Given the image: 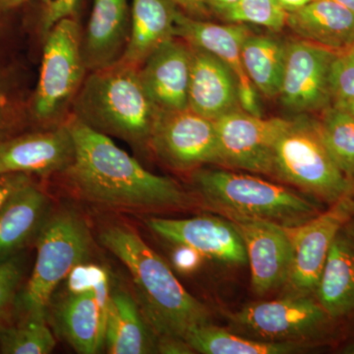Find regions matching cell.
I'll return each mask as SVG.
<instances>
[{"instance_id":"6da1fadb","label":"cell","mask_w":354,"mask_h":354,"mask_svg":"<svg viewBox=\"0 0 354 354\" xmlns=\"http://www.w3.org/2000/svg\"><path fill=\"white\" fill-rule=\"evenodd\" d=\"M75 155L64 172L88 201L113 208H180L189 202L178 183L153 174L114 144L108 135L73 116L67 122Z\"/></svg>"},{"instance_id":"7a4b0ae2","label":"cell","mask_w":354,"mask_h":354,"mask_svg":"<svg viewBox=\"0 0 354 354\" xmlns=\"http://www.w3.org/2000/svg\"><path fill=\"white\" fill-rule=\"evenodd\" d=\"M100 241L127 268L147 320L158 337L185 339L195 328L211 323L208 308L183 288L169 265L131 228L109 225Z\"/></svg>"},{"instance_id":"3957f363","label":"cell","mask_w":354,"mask_h":354,"mask_svg":"<svg viewBox=\"0 0 354 354\" xmlns=\"http://www.w3.org/2000/svg\"><path fill=\"white\" fill-rule=\"evenodd\" d=\"M75 118L106 135L150 143L160 111L147 94L139 68L118 62L92 71L74 102Z\"/></svg>"},{"instance_id":"277c9868","label":"cell","mask_w":354,"mask_h":354,"mask_svg":"<svg viewBox=\"0 0 354 354\" xmlns=\"http://www.w3.org/2000/svg\"><path fill=\"white\" fill-rule=\"evenodd\" d=\"M203 202L227 218H242L295 227L323 212L319 203L248 174L203 169L193 176Z\"/></svg>"},{"instance_id":"5b68a950","label":"cell","mask_w":354,"mask_h":354,"mask_svg":"<svg viewBox=\"0 0 354 354\" xmlns=\"http://www.w3.org/2000/svg\"><path fill=\"white\" fill-rule=\"evenodd\" d=\"M271 176L324 204L353 194V183L324 144L316 118L298 115L279 135L272 155Z\"/></svg>"},{"instance_id":"8992f818","label":"cell","mask_w":354,"mask_h":354,"mask_svg":"<svg viewBox=\"0 0 354 354\" xmlns=\"http://www.w3.org/2000/svg\"><path fill=\"white\" fill-rule=\"evenodd\" d=\"M31 278L22 298L28 318L44 319L53 291L90 252V234L75 212L60 211L43 225Z\"/></svg>"},{"instance_id":"52a82bcc","label":"cell","mask_w":354,"mask_h":354,"mask_svg":"<svg viewBox=\"0 0 354 354\" xmlns=\"http://www.w3.org/2000/svg\"><path fill=\"white\" fill-rule=\"evenodd\" d=\"M230 321L234 332L244 337L310 346L332 341L339 323L311 295H288L248 304L230 314Z\"/></svg>"},{"instance_id":"ba28073f","label":"cell","mask_w":354,"mask_h":354,"mask_svg":"<svg viewBox=\"0 0 354 354\" xmlns=\"http://www.w3.org/2000/svg\"><path fill=\"white\" fill-rule=\"evenodd\" d=\"M32 113L39 122L62 115L84 82L85 62L78 23L65 17L46 32Z\"/></svg>"},{"instance_id":"9c48e42d","label":"cell","mask_w":354,"mask_h":354,"mask_svg":"<svg viewBox=\"0 0 354 354\" xmlns=\"http://www.w3.org/2000/svg\"><path fill=\"white\" fill-rule=\"evenodd\" d=\"M353 218L354 196L349 194L311 220L286 227L292 250L288 295H314L335 235Z\"/></svg>"},{"instance_id":"30bf717a","label":"cell","mask_w":354,"mask_h":354,"mask_svg":"<svg viewBox=\"0 0 354 354\" xmlns=\"http://www.w3.org/2000/svg\"><path fill=\"white\" fill-rule=\"evenodd\" d=\"M214 121L216 165L265 176L271 174L274 144L290 120L263 118L241 109Z\"/></svg>"},{"instance_id":"8fae6325","label":"cell","mask_w":354,"mask_h":354,"mask_svg":"<svg viewBox=\"0 0 354 354\" xmlns=\"http://www.w3.org/2000/svg\"><path fill=\"white\" fill-rule=\"evenodd\" d=\"M337 53L304 39L288 41L279 99L297 115L319 113L333 104L330 76Z\"/></svg>"},{"instance_id":"7c38bea8","label":"cell","mask_w":354,"mask_h":354,"mask_svg":"<svg viewBox=\"0 0 354 354\" xmlns=\"http://www.w3.org/2000/svg\"><path fill=\"white\" fill-rule=\"evenodd\" d=\"M150 144L158 157L177 171L216 164L215 121L189 109L169 113L160 111Z\"/></svg>"},{"instance_id":"4fadbf2b","label":"cell","mask_w":354,"mask_h":354,"mask_svg":"<svg viewBox=\"0 0 354 354\" xmlns=\"http://www.w3.org/2000/svg\"><path fill=\"white\" fill-rule=\"evenodd\" d=\"M241 234L250 265L251 286L258 297L285 288L292 250L286 227L270 221L227 218Z\"/></svg>"},{"instance_id":"5bb4252c","label":"cell","mask_w":354,"mask_h":354,"mask_svg":"<svg viewBox=\"0 0 354 354\" xmlns=\"http://www.w3.org/2000/svg\"><path fill=\"white\" fill-rule=\"evenodd\" d=\"M251 34L245 24H215L176 14L174 37L183 39L192 48L206 50L221 59L232 70L239 85L241 108L253 115H261L256 88L249 80L241 59V46Z\"/></svg>"},{"instance_id":"9a60e30c","label":"cell","mask_w":354,"mask_h":354,"mask_svg":"<svg viewBox=\"0 0 354 354\" xmlns=\"http://www.w3.org/2000/svg\"><path fill=\"white\" fill-rule=\"evenodd\" d=\"M148 227L165 241L194 249L203 257L227 265L248 263L241 234L230 221L209 216L183 220L153 218L148 221Z\"/></svg>"},{"instance_id":"2e32d148","label":"cell","mask_w":354,"mask_h":354,"mask_svg":"<svg viewBox=\"0 0 354 354\" xmlns=\"http://www.w3.org/2000/svg\"><path fill=\"white\" fill-rule=\"evenodd\" d=\"M192 46L174 37L158 46L139 67L147 94L160 111L188 109Z\"/></svg>"},{"instance_id":"e0dca14e","label":"cell","mask_w":354,"mask_h":354,"mask_svg":"<svg viewBox=\"0 0 354 354\" xmlns=\"http://www.w3.org/2000/svg\"><path fill=\"white\" fill-rule=\"evenodd\" d=\"M75 155L68 125L0 141V174L50 176L64 171Z\"/></svg>"},{"instance_id":"ac0fdd59","label":"cell","mask_w":354,"mask_h":354,"mask_svg":"<svg viewBox=\"0 0 354 354\" xmlns=\"http://www.w3.org/2000/svg\"><path fill=\"white\" fill-rule=\"evenodd\" d=\"M192 50L188 109L211 120L241 109L239 85L232 70L208 51Z\"/></svg>"},{"instance_id":"d6986e66","label":"cell","mask_w":354,"mask_h":354,"mask_svg":"<svg viewBox=\"0 0 354 354\" xmlns=\"http://www.w3.org/2000/svg\"><path fill=\"white\" fill-rule=\"evenodd\" d=\"M128 0H94L87 31L82 39L86 68H108L120 62L130 36Z\"/></svg>"},{"instance_id":"ffe728a7","label":"cell","mask_w":354,"mask_h":354,"mask_svg":"<svg viewBox=\"0 0 354 354\" xmlns=\"http://www.w3.org/2000/svg\"><path fill=\"white\" fill-rule=\"evenodd\" d=\"M286 27L298 39L337 55L354 46V12L335 0H314L290 11Z\"/></svg>"},{"instance_id":"44dd1931","label":"cell","mask_w":354,"mask_h":354,"mask_svg":"<svg viewBox=\"0 0 354 354\" xmlns=\"http://www.w3.org/2000/svg\"><path fill=\"white\" fill-rule=\"evenodd\" d=\"M348 225L333 241L314 293L337 322L354 315V237Z\"/></svg>"},{"instance_id":"7402d4cb","label":"cell","mask_w":354,"mask_h":354,"mask_svg":"<svg viewBox=\"0 0 354 354\" xmlns=\"http://www.w3.org/2000/svg\"><path fill=\"white\" fill-rule=\"evenodd\" d=\"M131 23L121 64L139 68L147 58L174 37L178 8L171 0H131Z\"/></svg>"},{"instance_id":"603a6c76","label":"cell","mask_w":354,"mask_h":354,"mask_svg":"<svg viewBox=\"0 0 354 354\" xmlns=\"http://www.w3.org/2000/svg\"><path fill=\"white\" fill-rule=\"evenodd\" d=\"M55 320L58 330L77 353L94 354L104 349L106 322L93 288L69 292L58 304Z\"/></svg>"},{"instance_id":"cb8c5ba5","label":"cell","mask_w":354,"mask_h":354,"mask_svg":"<svg viewBox=\"0 0 354 354\" xmlns=\"http://www.w3.org/2000/svg\"><path fill=\"white\" fill-rule=\"evenodd\" d=\"M48 198L32 183L16 191L0 209V261L15 252L41 223Z\"/></svg>"},{"instance_id":"d4e9b609","label":"cell","mask_w":354,"mask_h":354,"mask_svg":"<svg viewBox=\"0 0 354 354\" xmlns=\"http://www.w3.org/2000/svg\"><path fill=\"white\" fill-rule=\"evenodd\" d=\"M104 348L111 354L152 353L153 344L136 302L127 291L111 292Z\"/></svg>"},{"instance_id":"484cf974","label":"cell","mask_w":354,"mask_h":354,"mask_svg":"<svg viewBox=\"0 0 354 354\" xmlns=\"http://www.w3.org/2000/svg\"><path fill=\"white\" fill-rule=\"evenodd\" d=\"M288 41L272 36L250 35L241 46V59L249 80L266 97H278L285 72Z\"/></svg>"},{"instance_id":"4316f807","label":"cell","mask_w":354,"mask_h":354,"mask_svg":"<svg viewBox=\"0 0 354 354\" xmlns=\"http://www.w3.org/2000/svg\"><path fill=\"white\" fill-rule=\"evenodd\" d=\"M185 341L193 351L204 354H286L310 348L297 342L258 341L211 323L191 330Z\"/></svg>"},{"instance_id":"83f0119b","label":"cell","mask_w":354,"mask_h":354,"mask_svg":"<svg viewBox=\"0 0 354 354\" xmlns=\"http://www.w3.org/2000/svg\"><path fill=\"white\" fill-rule=\"evenodd\" d=\"M319 132L335 164L348 177L354 178V116L334 104L316 118Z\"/></svg>"},{"instance_id":"f1b7e54d","label":"cell","mask_w":354,"mask_h":354,"mask_svg":"<svg viewBox=\"0 0 354 354\" xmlns=\"http://www.w3.org/2000/svg\"><path fill=\"white\" fill-rule=\"evenodd\" d=\"M55 344L44 319L29 318L23 325L0 330L1 353L48 354Z\"/></svg>"},{"instance_id":"f546056e","label":"cell","mask_w":354,"mask_h":354,"mask_svg":"<svg viewBox=\"0 0 354 354\" xmlns=\"http://www.w3.org/2000/svg\"><path fill=\"white\" fill-rule=\"evenodd\" d=\"M288 14L277 0H239L218 16L230 23L262 26L279 32L286 27Z\"/></svg>"},{"instance_id":"4dcf8cb0","label":"cell","mask_w":354,"mask_h":354,"mask_svg":"<svg viewBox=\"0 0 354 354\" xmlns=\"http://www.w3.org/2000/svg\"><path fill=\"white\" fill-rule=\"evenodd\" d=\"M333 104L354 99V59L348 55H339L332 65L330 76Z\"/></svg>"},{"instance_id":"1f68e13d","label":"cell","mask_w":354,"mask_h":354,"mask_svg":"<svg viewBox=\"0 0 354 354\" xmlns=\"http://www.w3.org/2000/svg\"><path fill=\"white\" fill-rule=\"evenodd\" d=\"M21 268L15 260L0 264V316L4 313L19 285Z\"/></svg>"},{"instance_id":"d6a6232c","label":"cell","mask_w":354,"mask_h":354,"mask_svg":"<svg viewBox=\"0 0 354 354\" xmlns=\"http://www.w3.org/2000/svg\"><path fill=\"white\" fill-rule=\"evenodd\" d=\"M77 2L78 0H55L48 6L41 25L44 35L50 31L58 21L71 16L75 10Z\"/></svg>"},{"instance_id":"836d02e7","label":"cell","mask_w":354,"mask_h":354,"mask_svg":"<svg viewBox=\"0 0 354 354\" xmlns=\"http://www.w3.org/2000/svg\"><path fill=\"white\" fill-rule=\"evenodd\" d=\"M69 292H83L91 290L95 279V266L80 264L76 266L67 277Z\"/></svg>"},{"instance_id":"e575fe53","label":"cell","mask_w":354,"mask_h":354,"mask_svg":"<svg viewBox=\"0 0 354 354\" xmlns=\"http://www.w3.org/2000/svg\"><path fill=\"white\" fill-rule=\"evenodd\" d=\"M31 183V179L25 174H0V209L16 191Z\"/></svg>"},{"instance_id":"d590c367","label":"cell","mask_w":354,"mask_h":354,"mask_svg":"<svg viewBox=\"0 0 354 354\" xmlns=\"http://www.w3.org/2000/svg\"><path fill=\"white\" fill-rule=\"evenodd\" d=\"M202 258L201 254L194 249L181 245H178L172 256L174 266L183 272H194L201 263Z\"/></svg>"},{"instance_id":"8d00e7d4","label":"cell","mask_w":354,"mask_h":354,"mask_svg":"<svg viewBox=\"0 0 354 354\" xmlns=\"http://www.w3.org/2000/svg\"><path fill=\"white\" fill-rule=\"evenodd\" d=\"M157 351L158 353L165 354H188L194 353V351H193L185 339L176 337H160Z\"/></svg>"},{"instance_id":"74e56055","label":"cell","mask_w":354,"mask_h":354,"mask_svg":"<svg viewBox=\"0 0 354 354\" xmlns=\"http://www.w3.org/2000/svg\"><path fill=\"white\" fill-rule=\"evenodd\" d=\"M176 6L192 15H204L208 10L205 0H171Z\"/></svg>"},{"instance_id":"f35d334b","label":"cell","mask_w":354,"mask_h":354,"mask_svg":"<svg viewBox=\"0 0 354 354\" xmlns=\"http://www.w3.org/2000/svg\"><path fill=\"white\" fill-rule=\"evenodd\" d=\"M8 118V99L3 88L0 86V133L6 128Z\"/></svg>"},{"instance_id":"ab89813d","label":"cell","mask_w":354,"mask_h":354,"mask_svg":"<svg viewBox=\"0 0 354 354\" xmlns=\"http://www.w3.org/2000/svg\"><path fill=\"white\" fill-rule=\"evenodd\" d=\"M237 1L239 0H205L207 7L218 14V15L223 12L225 9L234 6Z\"/></svg>"},{"instance_id":"60d3db41","label":"cell","mask_w":354,"mask_h":354,"mask_svg":"<svg viewBox=\"0 0 354 354\" xmlns=\"http://www.w3.org/2000/svg\"><path fill=\"white\" fill-rule=\"evenodd\" d=\"M30 1H34V0H0V10H10V9L16 8V7L23 6ZM39 1L44 2L46 6H50L55 0H39Z\"/></svg>"},{"instance_id":"b9f144b4","label":"cell","mask_w":354,"mask_h":354,"mask_svg":"<svg viewBox=\"0 0 354 354\" xmlns=\"http://www.w3.org/2000/svg\"><path fill=\"white\" fill-rule=\"evenodd\" d=\"M283 9H286L288 12L290 11L297 10L298 8H301L310 2L314 0H277Z\"/></svg>"},{"instance_id":"7bdbcfd3","label":"cell","mask_w":354,"mask_h":354,"mask_svg":"<svg viewBox=\"0 0 354 354\" xmlns=\"http://www.w3.org/2000/svg\"><path fill=\"white\" fill-rule=\"evenodd\" d=\"M333 104L335 106H339V108L346 109V111H348L349 113L353 114L354 116V99L334 102Z\"/></svg>"},{"instance_id":"ee69618b","label":"cell","mask_w":354,"mask_h":354,"mask_svg":"<svg viewBox=\"0 0 354 354\" xmlns=\"http://www.w3.org/2000/svg\"><path fill=\"white\" fill-rule=\"evenodd\" d=\"M342 353L354 354V339L353 341L346 342L341 348Z\"/></svg>"},{"instance_id":"f6af8a7d","label":"cell","mask_w":354,"mask_h":354,"mask_svg":"<svg viewBox=\"0 0 354 354\" xmlns=\"http://www.w3.org/2000/svg\"><path fill=\"white\" fill-rule=\"evenodd\" d=\"M335 1L339 2V4L351 9L354 12V0H335Z\"/></svg>"},{"instance_id":"bcb514c9","label":"cell","mask_w":354,"mask_h":354,"mask_svg":"<svg viewBox=\"0 0 354 354\" xmlns=\"http://www.w3.org/2000/svg\"><path fill=\"white\" fill-rule=\"evenodd\" d=\"M349 223L348 225V230H349V232H351V234H353V236L354 237V223Z\"/></svg>"},{"instance_id":"7dc6e473","label":"cell","mask_w":354,"mask_h":354,"mask_svg":"<svg viewBox=\"0 0 354 354\" xmlns=\"http://www.w3.org/2000/svg\"><path fill=\"white\" fill-rule=\"evenodd\" d=\"M346 55H348L349 57H353L354 59V46L353 48H351V50L348 51V53H346Z\"/></svg>"},{"instance_id":"c3c4849f","label":"cell","mask_w":354,"mask_h":354,"mask_svg":"<svg viewBox=\"0 0 354 354\" xmlns=\"http://www.w3.org/2000/svg\"><path fill=\"white\" fill-rule=\"evenodd\" d=\"M353 196H354V178L353 179Z\"/></svg>"}]
</instances>
